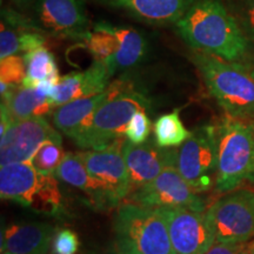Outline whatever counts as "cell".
Listing matches in <instances>:
<instances>
[{"label":"cell","instance_id":"7402d4cb","mask_svg":"<svg viewBox=\"0 0 254 254\" xmlns=\"http://www.w3.org/2000/svg\"><path fill=\"white\" fill-rule=\"evenodd\" d=\"M113 31L120 41L119 52L114 62L116 72L134 67L140 64L147 55L148 49L144 34L132 27L116 25H113Z\"/></svg>","mask_w":254,"mask_h":254},{"label":"cell","instance_id":"484cf974","mask_svg":"<svg viewBox=\"0 0 254 254\" xmlns=\"http://www.w3.org/2000/svg\"><path fill=\"white\" fill-rule=\"evenodd\" d=\"M228 9L247 39L254 41V0H228Z\"/></svg>","mask_w":254,"mask_h":254},{"label":"cell","instance_id":"f546056e","mask_svg":"<svg viewBox=\"0 0 254 254\" xmlns=\"http://www.w3.org/2000/svg\"><path fill=\"white\" fill-rule=\"evenodd\" d=\"M79 247H80V241L77 233L65 228L55 234L51 250L53 254H77Z\"/></svg>","mask_w":254,"mask_h":254},{"label":"cell","instance_id":"603a6c76","mask_svg":"<svg viewBox=\"0 0 254 254\" xmlns=\"http://www.w3.org/2000/svg\"><path fill=\"white\" fill-rule=\"evenodd\" d=\"M24 58L26 62L27 72L24 81L21 82V86L36 87L39 81L60 75L55 55L45 46L25 53Z\"/></svg>","mask_w":254,"mask_h":254},{"label":"cell","instance_id":"44dd1931","mask_svg":"<svg viewBox=\"0 0 254 254\" xmlns=\"http://www.w3.org/2000/svg\"><path fill=\"white\" fill-rule=\"evenodd\" d=\"M55 177L60 182L86 193L92 202L99 207V190L79 153H65Z\"/></svg>","mask_w":254,"mask_h":254},{"label":"cell","instance_id":"9a60e30c","mask_svg":"<svg viewBox=\"0 0 254 254\" xmlns=\"http://www.w3.org/2000/svg\"><path fill=\"white\" fill-rule=\"evenodd\" d=\"M105 7L126 13L150 25L177 24L194 0H94Z\"/></svg>","mask_w":254,"mask_h":254},{"label":"cell","instance_id":"d4e9b609","mask_svg":"<svg viewBox=\"0 0 254 254\" xmlns=\"http://www.w3.org/2000/svg\"><path fill=\"white\" fill-rule=\"evenodd\" d=\"M64 155L63 139H52L44 142L30 161L39 173L55 176Z\"/></svg>","mask_w":254,"mask_h":254},{"label":"cell","instance_id":"e575fe53","mask_svg":"<svg viewBox=\"0 0 254 254\" xmlns=\"http://www.w3.org/2000/svg\"><path fill=\"white\" fill-rule=\"evenodd\" d=\"M253 120H254V119H253Z\"/></svg>","mask_w":254,"mask_h":254},{"label":"cell","instance_id":"4316f807","mask_svg":"<svg viewBox=\"0 0 254 254\" xmlns=\"http://www.w3.org/2000/svg\"><path fill=\"white\" fill-rule=\"evenodd\" d=\"M26 62L24 56H11L0 62V81L11 86H19L26 77Z\"/></svg>","mask_w":254,"mask_h":254},{"label":"cell","instance_id":"30bf717a","mask_svg":"<svg viewBox=\"0 0 254 254\" xmlns=\"http://www.w3.org/2000/svg\"><path fill=\"white\" fill-rule=\"evenodd\" d=\"M134 204L152 208H186L205 212V201L184 179L176 166L167 167L154 180L129 194Z\"/></svg>","mask_w":254,"mask_h":254},{"label":"cell","instance_id":"ffe728a7","mask_svg":"<svg viewBox=\"0 0 254 254\" xmlns=\"http://www.w3.org/2000/svg\"><path fill=\"white\" fill-rule=\"evenodd\" d=\"M82 41L94 60L103 63L112 77L116 73L114 62L120 49L119 38L114 33L113 25L106 21L95 24L93 30L85 34Z\"/></svg>","mask_w":254,"mask_h":254},{"label":"cell","instance_id":"5bb4252c","mask_svg":"<svg viewBox=\"0 0 254 254\" xmlns=\"http://www.w3.org/2000/svg\"><path fill=\"white\" fill-rule=\"evenodd\" d=\"M123 154L131 179L132 190L151 183L167 167H177L178 150L160 147L155 140H147L141 145L125 140Z\"/></svg>","mask_w":254,"mask_h":254},{"label":"cell","instance_id":"1f68e13d","mask_svg":"<svg viewBox=\"0 0 254 254\" xmlns=\"http://www.w3.org/2000/svg\"><path fill=\"white\" fill-rule=\"evenodd\" d=\"M12 1H13L18 7L28 8L32 4H33L34 0H12Z\"/></svg>","mask_w":254,"mask_h":254},{"label":"cell","instance_id":"2e32d148","mask_svg":"<svg viewBox=\"0 0 254 254\" xmlns=\"http://www.w3.org/2000/svg\"><path fill=\"white\" fill-rule=\"evenodd\" d=\"M111 75L103 63L94 60L85 71L71 72L60 79L57 90L51 98L53 107H59L69 101L94 97L106 91Z\"/></svg>","mask_w":254,"mask_h":254},{"label":"cell","instance_id":"83f0119b","mask_svg":"<svg viewBox=\"0 0 254 254\" xmlns=\"http://www.w3.org/2000/svg\"><path fill=\"white\" fill-rule=\"evenodd\" d=\"M151 132V120L146 111H138L127 124L124 136L127 141L134 145H141L148 140Z\"/></svg>","mask_w":254,"mask_h":254},{"label":"cell","instance_id":"d6986e66","mask_svg":"<svg viewBox=\"0 0 254 254\" xmlns=\"http://www.w3.org/2000/svg\"><path fill=\"white\" fill-rule=\"evenodd\" d=\"M1 104L5 105L14 122L43 117L53 109L49 98L36 87H24L21 85L1 97Z\"/></svg>","mask_w":254,"mask_h":254},{"label":"cell","instance_id":"277c9868","mask_svg":"<svg viewBox=\"0 0 254 254\" xmlns=\"http://www.w3.org/2000/svg\"><path fill=\"white\" fill-rule=\"evenodd\" d=\"M118 254H177L158 208L127 202L114 218Z\"/></svg>","mask_w":254,"mask_h":254},{"label":"cell","instance_id":"d6a6232c","mask_svg":"<svg viewBox=\"0 0 254 254\" xmlns=\"http://www.w3.org/2000/svg\"><path fill=\"white\" fill-rule=\"evenodd\" d=\"M247 246H249V254H254V239L247 244Z\"/></svg>","mask_w":254,"mask_h":254},{"label":"cell","instance_id":"52a82bcc","mask_svg":"<svg viewBox=\"0 0 254 254\" xmlns=\"http://www.w3.org/2000/svg\"><path fill=\"white\" fill-rule=\"evenodd\" d=\"M215 243L247 244L254 239V192L236 190L225 193L205 211Z\"/></svg>","mask_w":254,"mask_h":254},{"label":"cell","instance_id":"cb8c5ba5","mask_svg":"<svg viewBox=\"0 0 254 254\" xmlns=\"http://www.w3.org/2000/svg\"><path fill=\"white\" fill-rule=\"evenodd\" d=\"M154 140L160 147L173 148L183 145L190 136V131L186 128L180 118L179 110L163 114L154 122Z\"/></svg>","mask_w":254,"mask_h":254},{"label":"cell","instance_id":"7c38bea8","mask_svg":"<svg viewBox=\"0 0 254 254\" xmlns=\"http://www.w3.org/2000/svg\"><path fill=\"white\" fill-rule=\"evenodd\" d=\"M52 139H62V135L44 117L14 122L1 135L0 164L30 161L40 146Z\"/></svg>","mask_w":254,"mask_h":254},{"label":"cell","instance_id":"3957f363","mask_svg":"<svg viewBox=\"0 0 254 254\" xmlns=\"http://www.w3.org/2000/svg\"><path fill=\"white\" fill-rule=\"evenodd\" d=\"M192 62L227 116L241 119L254 116V67L199 51L192 55Z\"/></svg>","mask_w":254,"mask_h":254},{"label":"cell","instance_id":"ac0fdd59","mask_svg":"<svg viewBox=\"0 0 254 254\" xmlns=\"http://www.w3.org/2000/svg\"><path fill=\"white\" fill-rule=\"evenodd\" d=\"M109 91L94 95L69 101L59 106L53 112V124L60 132L74 140L86 128L93 114L105 101L109 99Z\"/></svg>","mask_w":254,"mask_h":254},{"label":"cell","instance_id":"8fae6325","mask_svg":"<svg viewBox=\"0 0 254 254\" xmlns=\"http://www.w3.org/2000/svg\"><path fill=\"white\" fill-rule=\"evenodd\" d=\"M167 224L171 243L177 254H206L215 238L205 212L186 208H158Z\"/></svg>","mask_w":254,"mask_h":254},{"label":"cell","instance_id":"7a4b0ae2","mask_svg":"<svg viewBox=\"0 0 254 254\" xmlns=\"http://www.w3.org/2000/svg\"><path fill=\"white\" fill-rule=\"evenodd\" d=\"M213 125L218 148L215 190L225 194L254 183V120L226 114Z\"/></svg>","mask_w":254,"mask_h":254},{"label":"cell","instance_id":"4dcf8cb0","mask_svg":"<svg viewBox=\"0 0 254 254\" xmlns=\"http://www.w3.org/2000/svg\"><path fill=\"white\" fill-rule=\"evenodd\" d=\"M247 244L215 243L206 254H249Z\"/></svg>","mask_w":254,"mask_h":254},{"label":"cell","instance_id":"e0dca14e","mask_svg":"<svg viewBox=\"0 0 254 254\" xmlns=\"http://www.w3.org/2000/svg\"><path fill=\"white\" fill-rule=\"evenodd\" d=\"M56 228L46 222H19L1 232V252L12 254H47Z\"/></svg>","mask_w":254,"mask_h":254},{"label":"cell","instance_id":"6da1fadb","mask_svg":"<svg viewBox=\"0 0 254 254\" xmlns=\"http://www.w3.org/2000/svg\"><path fill=\"white\" fill-rule=\"evenodd\" d=\"M176 26L180 37L199 52L239 62L249 51V39L220 0H194Z\"/></svg>","mask_w":254,"mask_h":254},{"label":"cell","instance_id":"9c48e42d","mask_svg":"<svg viewBox=\"0 0 254 254\" xmlns=\"http://www.w3.org/2000/svg\"><path fill=\"white\" fill-rule=\"evenodd\" d=\"M177 168L196 193L215 187L218 172V148L214 125L196 127L178 148Z\"/></svg>","mask_w":254,"mask_h":254},{"label":"cell","instance_id":"836d02e7","mask_svg":"<svg viewBox=\"0 0 254 254\" xmlns=\"http://www.w3.org/2000/svg\"><path fill=\"white\" fill-rule=\"evenodd\" d=\"M1 254H12V253H9V252H1Z\"/></svg>","mask_w":254,"mask_h":254},{"label":"cell","instance_id":"ba28073f","mask_svg":"<svg viewBox=\"0 0 254 254\" xmlns=\"http://www.w3.org/2000/svg\"><path fill=\"white\" fill-rule=\"evenodd\" d=\"M123 138L99 150L79 153L99 190V208H111L132 192L131 179L123 154Z\"/></svg>","mask_w":254,"mask_h":254},{"label":"cell","instance_id":"f1b7e54d","mask_svg":"<svg viewBox=\"0 0 254 254\" xmlns=\"http://www.w3.org/2000/svg\"><path fill=\"white\" fill-rule=\"evenodd\" d=\"M21 31L1 24L0 28V59H5L7 57L17 56L21 53L20 44Z\"/></svg>","mask_w":254,"mask_h":254},{"label":"cell","instance_id":"4fadbf2b","mask_svg":"<svg viewBox=\"0 0 254 254\" xmlns=\"http://www.w3.org/2000/svg\"><path fill=\"white\" fill-rule=\"evenodd\" d=\"M34 13L38 26L55 36L82 40L90 31L82 0H37Z\"/></svg>","mask_w":254,"mask_h":254},{"label":"cell","instance_id":"5b68a950","mask_svg":"<svg viewBox=\"0 0 254 254\" xmlns=\"http://www.w3.org/2000/svg\"><path fill=\"white\" fill-rule=\"evenodd\" d=\"M0 195L38 213L55 215L62 212L63 196L55 176H45L31 161L13 163L0 170Z\"/></svg>","mask_w":254,"mask_h":254},{"label":"cell","instance_id":"8992f818","mask_svg":"<svg viewBox=\"0 0 254 254\" xmlns=\"http://www.w3.org/2000/svg\"><path fill=\"white\" fill-rule=\"evenodd\" d=\"M107 91L109 99L95 111L86 128L73 140L84 150H99L122 139L133 114L151 109L150 98L135 86L120 94L110 87Z\"/></svg>","mask_w":254,"mask_h":254}]
</instances>
